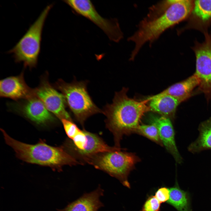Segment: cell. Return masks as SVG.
I'll return each mask as SVG.
<instances>
[{
  "label": "cell",
  "instance_id": "1",
  "mask_svg": "<svg viewBox=\"0 0 211 211\" xmlns=\"http://www.w3.org/2000/svg\"><path fill=\"white\" fill-rule=\"evenodd\" d=\"M193 1L163 0L151 6L137 30L128 38L135 45L130 59H134L145 44L151 45L165 30L186 18L192 11Z\"/></svg>",
  "mask_w": 211,
  "mask_h": 211
},
{
  "label": "cell",
  "instance_id": "8",
  "mask_svg": "<svg viewBox=\"0 0 211 211\" xmlns=\"http://www.w3.org/2000/svg\"><path fill=\"white\" fill-rule=\"evenodd\" d=\"M64 1L75 13L89 19L101 28L110 40L118 42L123 38V34L117 19L102 17L91 1L67 0Z\"/></svg>",
  "mask_w": 211,
  "mask_h": 211
},
{
  "label": "cell",
  "instance_id": "4",
  "mask_svg": "<svg viewBox=\"0 0 211 211\" xmlns=\"http://www.w3.org/2000/svg\"><path fill=\"white\" fill-rule=\"evenodd\" d=\"M87 81H77L74 78L70 83L59 79L53 85L61 92L68 107L75 119L83 126L87 119L102 110L94 103L87 89Z\"/></svg>",
  "mask_w": 211,
  "mask_h": 211
},
{
  "label": "cell",
  "instance_id": "17",
  "mask_svg": "<svg viewBox=\"0 0 211 211\" xmlns=\"http://www.w3.org/2000/svg\"><path fill=\"white\" fill-rule=\"evenodd\" d=\"M198 130V137L188 147V150L193 153L211 149V117L201 122Z\"/></svg>",
  "mask_w": 211,
  "mask_h": 211
},
{
  "label": "cell",
  "instance_id": "11",
  "mask_svg": "<svg viewBox=\"0 0 211 211\" xmlns=\"http://www.w3.org/2000/svg\"><path fill=\"white\" fill-rule=\"evenodd\" d=\"M11 110L19 113L39 125L54 122L56 119L37 96L9 103Z\"/></svg>",
  "mask_w": 211,
  "mask_h": 211
},
{
  "label": "cell",
  "instance_id": "14",
  "mask_svg": "<svg viewBox=\"0 0 211 211\" xmlns=\"http://www.w3.org/2000/svg\"><path fill=\"white\" fill-rule=\"evenodd\" d=\"M104 190L100 186L95 190L83 194L79 198L57 211H98L103 206L100 200Z\"/></svg>",
  "mask_w": 211,
  "mask_h": 211
},
{
  "label": "cell",
  "instance_id": "10",
  "mask_svg": "<svg viewBox=\"0 0 211 211\" xmlns=\"http://www.w3.org/2000/svg\"><path fill=\"white\" fill-rule=\"evenodd\" d=\"M35 94L51 113L61 120L67 119L73 121L67 107L64 98L50 83L46 73L41 77L40 84L34 89Z\"/></svg>",
  "mask_w": 211,
  "mask_h": 211
},
{
  "label": "cell",
  "instance_id": "3",
  "mask_svg": "<svg viewBox=\"0 0 211 211\" xmlns=\"http://www.w3.org/2000/svg\"><path fill=\"white\" fill-rule=\"evenodd\" d=\"M6 143L11 147L17 156L25 162L61 170L65 165H75L80 163L63 148L48 145L41 140L35 144L18 141L10 137L3 129Z\"/></svg>",
  "mask_w": 211,
  "mask_h": 211
},
{
  "label": "cell",
  "instance_id": "19",
  "mask_svg": "<svg viewBox=\"0 0 211 211\" xmlns=\"http://www.w3.org/2000/svg\"><path fill=\"white\" fill-rule=\"evenodd\" d=\"M192 12L200 21L206 22L211 19V0L194 1Z\"/></svg>",
  "mask_w": 211,
  "mask_h": 211
},
{
  "label": "cell",
  "instance_id": "21",
  "mask_svg": "<svg viewBox=\"0 0 211 211\" xmlns=\"http://www.w3.org/2000/svg\"><path fill=\"white\" fill-rule=\"evenodd\" d=\"M160 204L154 196L151 195L147 199L140 211H159Z\"/></svg>",
  "mask_w": 211,
  "mask_h": 211
},
{
  "label": "cell",
  "instance_id": "18",
  "mask_svg": "<svg viewBox=\"0 0 211 211\" xmlns=\"http://www.w3.org/2000/svg\"><path fill=\"white\" fill-rule=\"evenodd\" d=\"M169 198L167 202L178 211H192L190 195L181 189L177 183L169 188Z\"/></svg>",
  "mask_w": 211,
  "mask_h": 211
},
{
  "label": "cell",
  "instance_id": "9",
  "mask_svg": "<svg viewBox=\"0 0 211 211\" xmlns=\"http://www.w3.org/2000/svg\"><path fill=\"white\" fill-rule=\"evenodd\" d=\"M202 43H197L193 47L196 57L195 73L200 81L197 91L204 93L207 101L211 99V35L207 33Z\"/></svg>",
  "mask_w": 211,
  "mask_h": 211
},
{
  "label": "cell",
  "instance_id": "5",
  "mask_svg": "<svg viewBox=\"0 0 211 211\" xmlns=\"http://www.w3.org/2000/svg\"><path fill=\"white\" fill-rule=\"evenodd\" d=\"M52 6L51 4L46 7L15 46L8 52L13 54L16 63L23 62L25 68L31 69L37 65L43 27Z\"/></svg>",
  "mask_w": 211,
  "mask_h": 211
},
{
  "label": "cell",
  "instance_id": "16",
  "mask_svg": "<svg viewBox=\"0 0 211 211\" xmlns=\"http://www.w3.org/2000/svg\"><path fill=\"white\" fill-rule=\"evenodd\" d=\"M150 110L170 119L175 118L177 107L181 103L177 99L168 95L158 94L147 98Z\"/></svg>",
  "mask_w": 211,
  "mask_h": 211
},
{
  "label": "cell",
  "instance_id": "20",
  "mask_svg": "<svg viewBox=\"0 0 211 211\" xmlns=\"http://www.w3.org/2000/svg\"><path fill=\"white\" fill-rule=\"evenodd\" d=\"M135 133L144 136L160 145H163L158 129L156 126L153 124L148 125H140Z\"/></svg>",
  "mask_w": 211,
  "mask_h": 211
},
{
  "label": "cell",
  "instance_id": "15",
  "mask_svg": "<svg viewBox=\"0 0 211 211\" xmlns=\"http://www.w3.org/2000/svg\"><path fill=\"white\" fill-rule=\"evenodd\" d=\"M199 84V79L194 73L184 80L171 85L158 94L170 95L181 103L192 96L194 90L198 87Z\"/></svg>",
  "mask_w": 211,
  "mask_h": 211
},
{
  "label": "cell",
  "instance_id": "13",
  "mask_svg": "<svg viewBox=\"0 0 211 211\" xmlns=\"http://www.w3.org/2000/svg\"><path fill=\"white\" fill-rule=\"evenodd\" d=\"M151 117V123L155 125L157 127L163 144L172 155L176 162L181 164L182 159L176 147L174 131L170 119L162 116Z\"/></svg>",
  "mask_w": 211,
  "mask_h": 211
},
{
  "label": "cell",
  "instance_id": "7",
  "mask_svg": "<svg viewBox=\"0 0 211 211\" xmlns=\"http://www.w3.org/2000/svg\"><path fill=\"white\" fill-rule=\"evenodd\" d=\"M118 148L109 146L96 134L85 130H81L67 145V151L74 158L86 163L97 154Z\"/></svg>",
  "mask_w": 211,
  "mask_h": 211
},
{
  "label": "cell",
  "instance_id": "23",
  "mask_svg": "<svg viewBox=\"0 0 211 211\" xmlns=\"http://www.w3.org/2000/svg\"><path fill=\"white\" fill-rule=\"evenodd\" d=\"M154 196L160 203L167 202L169 198V189L161 187L156 191Z\"/></svg>",
  "mask_w": 211,
  "mask_h": 211
},
{
  "label": "cell",
  "instance_id": "12",
  "mask_svg": "<svg viewBox=\"0 0 211 211\" xmlns=\"http://www.w3.org/2000/svg\"><path fill=\"white\" fill-rule=\"evenodd\" d=\"M0 96L16 101L36 96L34 89L26 84L23 72L19 75L9 76L1 80Z\"/></svg>",
  "mask_w": 211,
  "mask_h": 211
},
{
  "label": "cell",
  "instance_id": "22",
  "mask_svg": "<svg viewBox=\"0 0 211 211\" xmlns=\"http://www.w3.org/2000/svg\"><path fill=\"white\" fill-rule=\"evenodd\" d=\"M61 121L66 134L70 139H72L80 130L73 121L64 119L61 120Z\"/></svg>",
  "mask_w": 211,
  "mask_h": 211
},
{
  "label": "cell",
  "instance_id": "2",
  "mask_svg": "<svg viewBox=\"0 0 211 211\" xmlns=\"http://www.w3.org/2000/svg\"><path fill=\"white\" fill-rule=\"evenodd\" d=\"M127 91L124 87L115 92L112 103L107 104L102 110L106 117V127L113 134L115 147L118 148L123 136L135 133L142 117L150 110L147 99L138 101L130 98Z\"/></svg>",
  "mask_w": 211,
  "mask_h": 211
},
{
  "label": "cell",
  "instance_id": "6",
  "mask_svg": "<svg viewBox=\"0 0 211 211\" xmlns=\"http://www.w3.org/2000/svg\"><path fill=\"white\" fill-rule=\"evenodd\" d=\"M122 149L118 148L112 151L97 154L88 163L117 178L123 186L130 188L128 176L140 159L134 153Z\"/></svg>",
  "mask_w": 211,
  "mask_h": 211
}]
</instances>
